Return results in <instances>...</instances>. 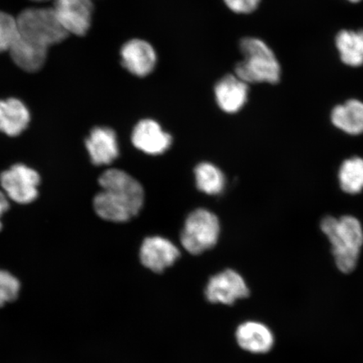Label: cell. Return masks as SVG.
<instances>
[{"label":"cell","instance_id":"cell-1","mask_svg":"<svg viewBox=\"0 0 363 363\" xmlns=\"http://www.w3.org/2000/svg\"><path fill=\"white\" fill-rule=\"evenodd\" d=\"M102 191L94 199L96 214L112 222L128 221L138 216L143 206V186L133 177L120 169H108L99 177Z\"/></svg>","mask_w":363,"mask_h":363},{"label":"cell","instance_id":"cell-2","mask_svg":"<svg viewBox=\"0 0 363 363\" xmlns=\"http://www.w3.org/2000/svg\"><path fill=\"white\" fill-rule=\"evenodd\" d=\"M321 230L331 244L335 265L342 274L356 269L363 246V229L356 217L328 216L321 221Z\"/></svg>","mask_w":363,"mask_h":363},{"label":"cell","instance_id":"cell-3","mask_svg":"<svg viewBox=\"0 0 363 363\" xmlns=\"http://www.w3.org/2000/svg\"><path fill=\"white\" fill-rule=\"evenodd\" d=\"M244 59L235 66V75L247 84H278L281 67L272 49L263 40L246 38L240 40Z\"/></svg>","mask_w":363,"mask_h":363},{"label":"cell","instance_id":"cell-4","mask_svg":"<svg viewBox=\"0 0 363 363\" xmlns=\"http://www.w3.org/2000/svg\"><path fill=\"white\" fill-rule=\"evenodd\" d=\"M21 38L49 48L61 43L67 35L52 8H28L16 18Z\"/></svg>","mask_w":363,"mask_h":363},{"label":"cell","instance_id":"cell-5","mask_svg":"<svg viewBox=\"0 0 363 363\" xmlns=\"http://www.w3.org/2000/svg\"><path fill=\"white\" fill-rule=\"evenodd\" d=\"M220 235V223L211 211L199 208L190 214L181 234L184 248L193 255H199L214 247Z\"/></svg>","mask_w":363,"mask_h":363},{"label":"cell","instance_id":"cell-6","mask_svg":"<svg viewBox=\"0 0 363 363\" xmlns=\"http://www.w3.org/2000/svg\"><path fill=\"white\" fill-rule=\"evenodd\" d=\"M39 172L33 167L16 163L0 174V186L11 201L29 204L39 196Z\"/></svg>","mask_w":363,"mask_h":363},{"label":"cell","instance_id":"cell-7","mask_svg":"<svg viewBox=\"0 0 363 363\" xmlns=\"http://www.w3.org/2000/svg\"><path fill=\"white\" fill-rule=\"evenodd\" d=\"M204 294L210 303L233 306L239 299L247 298L250 289L242 275L233 269H226L211 277Z\"/></svg>","mask_w":363,"mask_h":363},{"label":"cell","instance_id":"cell-8","mask_svg":"<svg viewBox=\"0 0 363 363\" xmlns=\"http://www.w3.org/2000/svg\"><path fill=\"white\" fill-rule=\"evenodd\" d=\"M52 9L68 34H87L94 12L91 0H55Z\"/></svg>","mask_w":363,"mask_h":363},{"label":"cell","instance_id":"cell-9","mask_svg":"<svg viewBox=\"0 0 363 363\" xmlns=\"http://www.w3.org/2000/svg\"><path fill=\"white\" fill-rule=\"evenodd\" d=\"M180 257V252L170 240L153 237L144 240L140 247V258L147 269L161 274L163 271L174 264Z\"/></svg>","mask_w":363,"mask_h":363},{"label":"cell","instance_id":"cell-10","mask_svg":"<svg viewBox=\"0 0 363 363\" xmlns=\"http://www.w3.org/2000/svg\"><path fill=\"white\" fill-rule=\"evenodd\" d=\"M121 63L125 69L139 78L151 74L157 63V53L146 40H129L121 51Z\"/></svg>","mask_w":363,"mask_h":363},{"label":"cell","instance_id":"cell-11","mask_svg":"<svg viewBox=\"0 0 363 363\" xmlns=\"http://www.w3.org/2000/svg\"><path fill=\"white\" fill-rule=\"evenodd\" d=\"M238 346L252 354L269 353L275 345V335L266 324L248 320L238 325L235 330Z\"/></svg>","mask_w":363,"mask_h":363},{"label":"cell","instance_id":"cell-12","mask_svg":"<svg viewBox=\"0 0 363 363\" xmlns=\"http://www.w3.org/2000/svg\"><path fill=\"white\" fill-rule=\"evenodd\" d=\"M85 147L95 166L111 164L119 156L116 134L108 127H95L91 130Z\"/></svg>","mask_w":363,"mask_h":363},{"label":"cell","instance_id":"cell-13","mask_svg":"<svg viewBox=\"0 0 363 363\" xmlns=\"http://www.w3.org/2000/svg\"><path fill=\"white\" fill-rule=\"evenodd\" d=\"M131 140L136 148L151 155L165 152L172 144L171 135L152 120L140 121L134 128Z\"/></svg>","mask_w":363,"mask_h":363},{"label":"cell","instance_id":"cell-14","mask_svg":"<svg viewBox=\"0 0 363 363\" xmlns=\"http://www.w3.org/2000/svg\"><path fill=\"white\" fill-rule=\"evenodd\" d=\"M248 84L237 75H226L216 85L215 94L218 106L222 111L234 113L242 110L248 99Z\"/></svg>","mask_w":363,"mask_h":363},{"label":"cell","instance_id":"cell-15","mask_svg":"<svg viewBox=\"0 0 363 363\" xmlns=\"http://www.w3.org/2000/svg\"><path fill=\"white\" fill-rule=\"evenodd\" d=\"M30 122L29 108L21 99H0V133L16 138L28 128Z\"/></svg>","mask_w":363,"mask_h":363},{"label":"cell","instance_id":"cell-16","mask_svg":"<svg viewBox=\"0 0 363 363\" xmlns=\"http://www.w3.org/2000/svg\"><path fill=\"white\" fill-rule=\"evenodd\" d=\"M11 57L15 65L27 72L42 69L48 58V48L31 43L25 39L17 38L10 49Z\"/></svg>","mask_w":363,"mask_h":363},{"label":"cell","instance_id":"cell-17","mask_svg":"<svg viewBox=\"0 0 363 363\" xmlns=\"http://www.w3.org/2000/svg\"><path fill=\"white\" fill-rule=\"evenodd\" d=\"M331 122L345 133L358 135L363 133V102L350 99L339 104L331 112Z\"/></svg>","mask_w":363,"mask_h":363},{"label":"cell","instance_id":"cell-18","mask_svg":"<svg viewBox=\"0 0 363 363\" xmlns=\"http://www.w3.org/2000/svg\"><path fill=\"white\" fill-rule=\"evenodd\" d=\"M340 60L353 67L363 65V30H343L335 38Z\"/></svg>","mask_w":363,"mask_h":363},{"label":"cell","instance_id":"cell-19","mask_svg":"<svg viewBox=\"0 0 363 363\" xmlns=\"http://www.w3.org/2000/svg\"><path fill=\"white\" fill-rule=\"evenodd\" d=\"M340 188L350 194H359L363 190V159L352 157L344 161L339 170Z\"/></svg>","mask_w":363,"mask_h":363},{"label":"cell","instance_id":"cell-20","mask_svg":"<svg viewBox=\"0 0 363 363\" xmlns=\"http://www.w3.org/2000/svg\"><path fill=\"white\" fill-rule=\"evenodd\" d=\"M195 178L201 191L210 195L219 194L225 186V177L222 172L211 163L203 162L196 167Z\"/></svg>","mask_w":363,"mask_h":363},{"label":"cell","instance_id":"cell-21","mask_svg":"<svg viewBox=\"0 0 363 363\" xmlns=\"http://www.w3.org/2000/svg\"><path fill=\"white\" fill-rule=\"evenodd\" d=\"M19 38L16 18L0 11V53L10 51L12 45Z\"/></svg>","mask_w":363,"mask_h":363},{"label":"cell","instance_id":"cell-22","mask_svg":"<svg viewBox=\"0 0 363 363\" xmlns=\"http://www.w3.org/2000/svg\"><path fill=\"white\" fill-rule=\"evenodd\" d=\"M20 281L10 272L0 269V307L19 296Z\"/></svg>","mask_w":363,"mask_h":363},{"label":"cell","instance_id":"cell-23","mask_svg":"<svg viewBox=\"0 0 363 363\" xmlns=\"http://www.w3.org/2000/svg\"><path fill=\"white\" fill-rule=\"evenodd\" d=\"M226 6L237 13H251L257 10L261 0H224Z\"/></svg>","mask_w":363,"mask_h":363},{"label":"cell","instance_id":"cell-24","mask_svg":"<svg viewBox=\"0 0 363 363\" xmlns=\"http://www.w3.org/2000/svg\"><path fill=\"white\" fill-rule=\"evenodd\" d=\"M11 199H9L6 194L0 190V218H1L6 213L10 210Z\"/></svg>","mask_w":363,"mask_h":363},{"label":"cell","instance_id":"cell-25","mask_svg":"<svg viewBox=\"0 0 363 363\" xmlns=\"http://www.w3.org/2000/svg\"><path fill=\"white\" fill-rule=\"evenodd\" d=\"M348 1L356 4V3L362 1V0H348Z\"/></svg>","mask_w":363,"mask_h":363},{"label":"cell","instance_id":"cell-26","mask_svg":"<svg viewBox=\"0 0 363 363\" xmlns=\"http://www.w3.org/2000/svg\"><path fill=\"white\" fill-rule=\"evenodd\" d=\"M31 1H35V2H43V1H47V0H31Z\"/></svg>","mask_w":363,"mask_h":363},{"label":"cell","instance_id":"cell-27","mask_svg":"<svg viewBox=\"0 0 363 363\" xmlns=\"http://www.w3.org/2000/svg\"><path fill=\"white\" fill-rule=\"evenodd\" d=\"M3 228V225L1 220H0V230H1Z\"/></svg>","mask_w":363,"mask_h":363}]
</instances>
